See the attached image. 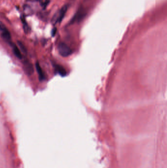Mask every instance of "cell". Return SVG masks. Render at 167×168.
I'll return each mask as SVG.
<instances>
[{"instance_id":"cell-5","label":"cell","mask_w":167,"mask_h":168,"mask_svg":"<svg viewBox=\"0 0 167 168\" xmlns=\"http://www.w3.org/2000/svg\"><path fill=\"white\" fill-rule=\"evenodd\" d=\"M35 67H36V71L37 72L40 80H44L45 79L44 74L43 72L42 69V68L40 66L39 64L38 63H36Z\"/></svg>"},{"instance_id":"cell-10","label":"cell","mask_w":167,"mask_h":168,"mask_svg":"<svg viewBox=\"0 0 167 168\" xmlns=\"http://www.w3.org/2000/svg\"><path fill=\"white\" fill-rule=\"evenodd\" d=\"M49 3L50 0H46V1H45L44 3L43 4V8H46V7L49 4Z\"/></svg>"},{"instance_id":"cell-6","label":"cell","mask_w":167,"mask_h":168,"mask_svg":"<svg viewBox=\"0 0 167 168\" xmlns=\"http://www.w3.org/2000/svg\"><path fill=\"white\" fill-rule=\"evenodd\" d=\"M12 49H13V53L17 58H18L19 59H21L22 58V55L21 51H20V49L18 48V47H17L15 45H13Z\"/></svg>"},{"instance_id":"cell-1","label":"cell","mask_w":167,"mask_h":168,"mask_svg":"<svg viewBox=\"0 0 167 168\" xmlns=\"http://www.w3.org/2000/svg\"><path fill=\"white\" fill-rule=\"evenodd\" d=\"M67 5H64L61 9L58 12L56 13L54 16L52 18V22L54 24L57 23H60L62 21L66 13L67 10Z\"/></svg>"},{"instance_id":"cell-11","label":"cell","mask_w":167,"mask_h":168,"mask_svg":"<svg viewBox=\"0 0 167 168\" xmlns=\"http://www.w3.org/2000/svg\"><path fill=\"white\" fill-rule=\"evenodd\" d=\"M56 28H54V29L52 30V36H54V35H55V33H56Z\"/></svg>"},{"instance_id":"cell-9","label":"cell","mask_w":167,"mask_h":168,"mask_svg":"<svg viewBox=\"0 0 167 168\" xmlns=\"http://www.w3.org/2000/svg\"><path fill=\"white\" fill-rule=\"evenodd\" d=\"M58 72H59V74L62 75H64L65 74V71L64 70V69H63L62 68H60V67H58Z\"/></svg>"},{"instance_id":"cell-2","label":"cell","mask_w":167,"mask_h":168,"mask_svg":"<svg viewBox=\"0 0 167 168\" xmlns=\"http://www.w3.org/2000/svg\"><path fill=\"white\" fill-rule=\"evenodd\" d=\"M58 50L59 54L64 57L70 56L72 53V51L69 46L66 44L65 43L63 42L59 43L58 46Z\"/></svg>"},{"instance_id":"cell-12","label":"cell","mask_w":167,"mask_h":168,"mask_svg":"<svg viewBox=\"0 0 167 168\" xmlns=\"http://www.w3.org/2000/svg\"><path fill=\"white\" fill-rule=\"evenodd\" d=\"M37 1H38V0H37Z\"/></svg>"},{"instance_id":"cell-4","label":"cell","mask_w":167,"mask_h":168,"mask_svg":"<svg viewBox=\"0 0 167 168\" xmlns=\"http://www.w3.org/2000/svg\"><path fill=\"white\" fill-rule=\"evenodd\" d=\"M24 68H25V71L29 75H31L33 73L34 71H33V66L29 62H26V63H25Z\"/></svg>"},{"instance_id":"cell-7","label":"cell","mask_w":167,"mask_h":168,"mask_svg":"<svg viewBox=\"0 0 167 168\" xmlns=\"http://www.w3.org/2000/svg\"><path fill=\"white\" fill-rule=\"evenodd\" d=\"M23 29H24V31H25L26 33H28L30 31V29L29 28V26H28L26 22L25 21V20L23 19Z\"/></svg>"},{"instance_id":"cell-3","label":"cell","mask_w":167,"mask_h":168,"mask_svg":"<svg viewBox=\"0 0 167 168\" xmlns=\"http://www.w3.org/2000/svg\"><path fill=\"white\" fill-rule=\"evenodd\" d=\"M0 31L1 32V36L2 38L5 40V41L10 43L12 42V36L10 31L7 30L5 25L0 21Z\"/></svg>"},{"instance_id":"cell-8","label":"cell","mask_w":167,"mask_h":168,"mask_svg":"<svg viewBox=\"0 0 167 168\" xmlns=\"http://www.w3.org/2000/svg\"><path fill=\"white\" fill-rule=\"evenodd\" d=\"M18 43L21 50L22 51H23L24 53H26V47H25V45H24V44L22 43L21 42H20V41H18Z\"/></svg>"}]
</instances>
